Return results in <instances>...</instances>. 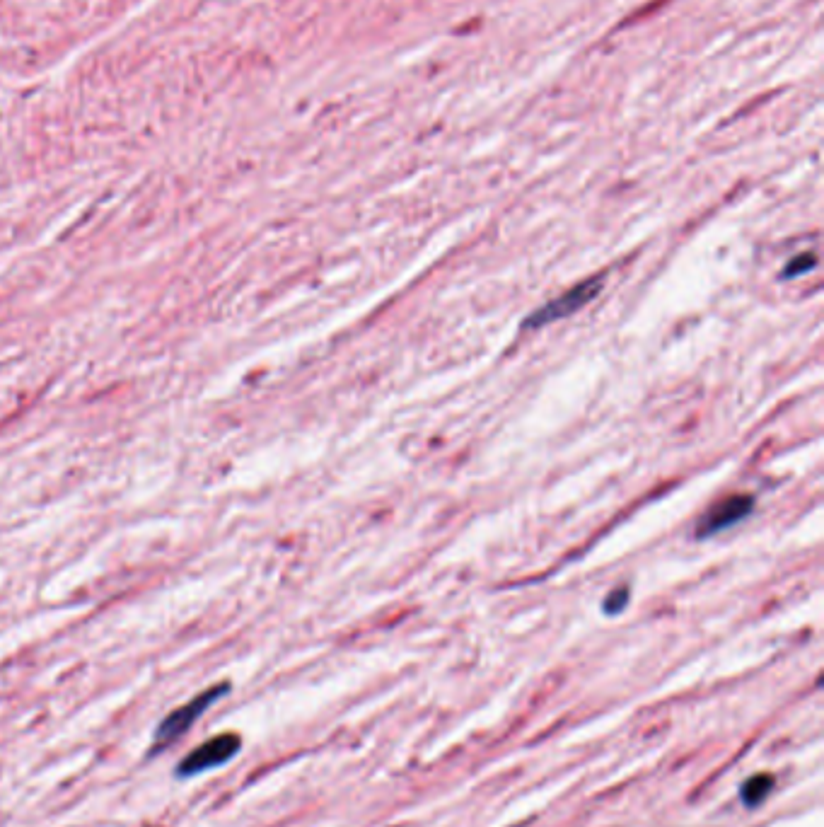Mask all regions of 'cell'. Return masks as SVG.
<instances>
[{
	"mask_svg": "<svg viewBox=\"0 0 824 827\" xmlns=\"http://www.w3.org/2000/svg\"><path fill=\"white\" fill-rule=\"evenodd\" d=\"M237 750H240V738L235 733H223V736L206 740V743L184 757L182 765L177 767L179 777H194V774L225 765V762L235 757Z\"/></svg>",
	"mask_w": 824,
	"mask_h": 827,
	"instance_id": "3957f363",
	"label": "cell"
},
{
	"mask_svg": "<svg viewBox=\"0 0 824 827\" xmlns=\"http://www.w3.org/2000/svg\"><path fill=\"white\" fill-rule=\"evenodd\" d=\"M815 264H817L815 254H798V257L793 259L786 269H783V276H786V279H796L798 274H805V271L815 269Z\"/></svg>",
	"mask_w": 824,
	"mask_h": 827,
	"instance_id": "5b68a950",
	"label": "cell"
},
{
	"mask_svg": "<svg viewBox=\"0 0 824 827\" xmlns=\"http://www.w3.org/2000/svg\"><path fill=\"white\" fill-rule=\"evenodd\" d=\"M600 288H602V276H595V279L578 283L576 288L566 291L564 296L554 298L551 303L544 305V308L532 312L530 320L525 322V327H544V325H549V322H559V320H564V317H571L573 312L585 308V305H588L590 300L600 293Z\"/></svg>",
	"mask_w": 824,
	"mask_h": 827,
	"instance_id": "7a4b0ae2",
	"label": "cell"
},
{
	"mask_svg": "<svg viewBox=\"0 0 824 827\" xmlns=\"http://www.w3.org/2000/svg\"><path fill=\"white\" fill-rule=\"evenodd\" d=\"M626 600H629V591H626V588H619L617 593H612V595H609V598L605 600V610H607V612L624 610Z\"/></svg>",
	"mask_w": 824,
	"mask_h": 827,
	"instance_id": "8992f818",
	"label": "cell"
},
{
	"mask_svg": "<svg viewBox=\"0 0 824 827\" xmlns=\"http://www.w3.org/2000/svg\"><path fill=\"white\" fill-rule=\"evenodd\" d=\"M752 506H754V499L747 494H735V496H730V499H723L721 503H716L711 511H706V516L699 520V525H696V535L713 537V535H718V532L733 528V525H738L742 518L750 516Z\"/></svg>",
	"mask_w": 824,
	"mask_h": 827,
	"instance_id": "277c9868",
	"label": "cell"
},
{
	"mask_svg": "<svg viewBox=\"0 0 824 827\" xmlns=\"http://www.w3.org/2000/svg\"><path fill=\"white\" fill-rule=\"evenodd\" d=\"M225 692H228V685L211 687V690H206L203 695L191 699V702L184 704V707L172 711V714L158 726V733H155V748H165V745H170L177 738H182L184 733H187L189 728L199 721V716L203 714V711L211 707L213 702H218Z\"/></svg>",
	"mask_w": 824,
	"mask_h": 827,
	"instance_id": "6da1fadb",
	"label": "cell"
}]
</instances>
